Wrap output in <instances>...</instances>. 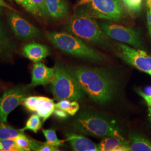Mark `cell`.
Segmentation results:
<instances>
[{"instance_id":"cell-1","label":"cell","mask_w":151,"mask_h":151,"mask_svg":"<svg viewBox=\"0 0 151 151\" xmlns=\"http://www.w3.org/2000/svg\"><path fill=\"white\" fill-rule=\"evenodd\" d=\"M70 70L92 100L103 104L113 99L117 89V82L108 70L87 66H77Z\"/></svg>"},{"instance_id":"cell-2","label":"cell","mask_w":151,"mask_h":151,"mask_svg":"<svg viewBox=\"0 0 151 151\" xmlns=\"http://www.w3.org/2000/svg\"><path fill=\"white\" fill-rule=\"evenodd\" d=\"M72 128L81 134L104 138L115 137L124 139L115 122L100 114L91 112L80 114L73 120Z\"/></svg>"},{"instance_id":"cell-3","label":"cell","mask_w":151,"mask_h":151,"mask_svg":"<svg viewBox=\"0 0 151 151\" xmlns=\"http://www.w3.org/2000/svg\"><path fill=\"white\" fill-rule=\"evenodd\" d=\"M54 68L55 77L50 83V90L54 96V100H81L83 97L84 92L70 68L60 63H56Z\"/></svg>"},{"instance_id":"cell-4","label":"cell","mask_w":151,"mask_h":151,"mask_svg":"<svg viewBox=\"0 0 151 151\" xmlns=\"http://www.w3.org/2000/svg\"><path fill=\"white\" fill-rule=\"evenodd\" d=\"M66 29L70 34L87 42L103 45L108 43L96 20L90 13L84 10L78 11L70 19Z\"/></svg>"},{"instance_id":"cell-5","label":"cell","mask_w":151,"mask_h":151,"mask_svg":"<svg viewBox=\"0 0 151 151\" xmlns=\"http://www.w3.org/2000/svg\"><path fill=\"white\" fill-rule=\"evenodd\" d=\"M49 40L63 52L92 62L104 60L103 54L83 42L81 39L65 32H52L47 34Z\"/></svg>"},{"instance_id":"cell-6","label":"cell","mask_w":151,"mask_h":151,"mask_svg":"<svg viewBox=\"0 0 151 151\" xmlns=\"http://www.w3.org/2000/svg\"><path fill=\"white\" fill-rule=\"evenodd\" d=\"M90 13L93 17L110 21H119L123 16L121 0H90Z\"/></svg>"},{"instance_id":"cell-7","label":"cell","mask_w":151,"mask_h":151,"mask_svg":"<svg viewBox=\"0 0 151 151\" xmlns=\"http://www.w3.org/2000/svg\"><path fill=\"white\" fill-rule=\"evenodd\" d=\"M30 87H15L3 93L0 97V123H7L9 115L29 96Z\"/></svg>"},{"instance_id":"cell-8","label":"cell","mask_w":151,"mask_h":151,"mask_svg":"<svg viewBox=\"0 0 151 151\" xmlns=\"http://www.w3.org/2000/svg\"><path fill=\"white\" fill-rule=\"evenodd\" d=\"M119 57L128 64L151 76V57L143 50L124 43H116Z\"/></svg>"},{"instance_id":"cell-9","label":"cell","mask_w":151,"mask_h":151,"mask_svg":"<svg viewBox=\"0 0 151 151\" xmlns=\"http://www.w3.org/2000/svg\"><path fill=\"white\" fill-rule=\"evenodd\" d=\"M106 37L137 48L142 47V42L137 32L129 27L111 22L102 23L100 25Z\"/></svg>"},{"instance_id":"cell-10","label":"cell","mask_w":151,"mask_h":151,"mask_svg":"<svg viewBox=\"0 0 151 151\" xmlns=\"http://www.w3.org/2000/svg\"><path fill=\"white\" fill-rule=\"evenodd\" d=\"M8 21L12 30L22 40H29L38 38L40 31L14 11L9 12Z\"/></svg>"},{"instance_id":"cell-11","label":"cell","mask_w":151,"mask_h":151,"mask_svg":"<svg viewBox=\"0 0 151 151\" xmlns=\"http://www.w3.org/2000/svg\"><path fill=\"white\" fill-rule=\"evenodd\" d=\"M55 73V68H49L42 63H37L33 65L32 82L29 86L47 85L54 80Z\"/></svg>"},{"instance_id":"cell-12","label":"cell","mask_w":151,"mask_h":151,"mask_svg":"<svg viewBox=\"0 0 151 151\" xmlns=\"http://www.w3.org/2000/svg\"><path fill=\"white\" fill-rule=\"evenodd\" d=\"M66 140L70 143L75 151H99L98 145H96L88 138L76 133H67L65 134Z\"/></svg>"},{"instance_id":"cell-13","label":"cell","mask_w":151,"mask_h":151,"mask_svg":"<svg viewBox=\"0 0 151 151\" xmlns=\"http://www.w3.org/2000/svg\"><path fill=\"white\" fill-rule=\"evenodd\" d=\"M22 54L29 60L38 63L48 56L49 52L46 45L32 43L27 44L23 47Z\"/></svg>"},{"instance_id":"cell-14","label":"cell","mask_w":151,"mask_h":151,"mask_svg":"<svg viewBox=\"0 0 151 151\" xmlns=\"http://www.w3.org/2000/svg\"><path fill=\"white\" fill-rule=\"evenodd\" d=\"M98 147L99 151H129L128 140L115 137L104 138Z\"/></svg>"},{"instance_id":"cell-15","label":"cell","mask_w":151,"mask_h":151,"mask_svg":"<svg viewBox=\"0 0 151 151\" xmlns=\"http://www.w3.org/2000/svg\"><path fill=\"white\" fill-rule=\"evenodd\" d=\"M49 15L55 19H62L67 15L68 8L65 0H45Z\"/></svg>"},{"instance_id":"cell-16","label":"cell","mask_w":151,"mask_h":151,"mask_svg":"<svg viewBox=\"0 0 151 151\" xmlns=\"http://www.w3.org/2000/svg\"><path fill=\"white\" fill-rule=\"evenodd\" d=\"M55 108L53 100L48 97L38 96L35 112L40 118L43 119V122L45 121L51 116Z\"/></svg>"},{"instance_id":"cell-17","label":"cell","mask_w":151,"mask_h":151,"mask_svg":"<svg viewBox=\"0 0 151 151\" xmlns=\"http://www.w3.org/2000/svg\"><path fill=\"white\" fill-rule=\"evenodd\" d=\"M129 151H151V142L142 135L130 133L129 135Z\"/></svg>"},{"instance_id":"cell-18","label":"cell","mask_w":151,"mask_h":151,"mask_svg":"<svg viewBox=\"0 0 151 151\" xmlns=\"http://www.w3.org/2000/svg\"><path fill=\"white\" fill-rule=\"evenodd\" d=\"M11 42L0 22V59L8 57L12 50Z\"/></svg>"},{"instance_id":"cell-19","label":"cell","mask_w":151,"mask_h":151,"mask_svg":"<svg viewBox=\"0 0 151 151\" xmlns=\"http://www.w3.org/2000/svg\"><path fill=\"white\" fill-rule=\"evenodd\" d=\"M22 133L20 129H16L4 123H0V140H15Z\"/></svg>"},{"instance_id":"cell-20","label":"cell","mask_w":151,"mask_h":151,"mask_svg":"<svg viewBox=\"0 0 151 151\" xmlns=\"http://www.w3.org/2000/svg\"><path fill=\"white\" fill-rule=\"evenodd\" d=\"M55 108L62 109L69 115L73 116L78 111L80 106L77 101H70L67 99H63L55 104Z\"/></svg>"},{"instance_id":"cell-21","label":"cell","mask_w":151,"mask_h":151,"mask_svg":"<svg viewBox=\"0 0 151 151\" xmlns=\"http://www.w3.org/2000/svg\"><path fill=\"white\" fill-rule=\"evenodd\" d=\"M42 127V122H41L40 117L37 114H32L27 120L25 127L20 130L22 132L26 130H29L34 133H37Z\"/></svg>"},{"instance_id":"cell-22","label":"cell","mask_w":151,"mask_h":151,"mask_svg":"<svg viewBox=\"0 0 151 151\" xmlns=\"http://www.w3.org/2000/svg\"><path fill=\"white\" fill-rule=\"evenodd\" d=\"M44 137L49 144L56 147H64L65 142L63 140L59 139L54 129H43L42 130Z\"/></svg>"},{"instance_id":"cell-23","label":"cell","mask_w":151,"mask_h":151,"mask_svg":"<svg viewBox=\"0 0 151 151\" xmlns=\"http://www.w3.org/2000/svg\"><path fill=\"white\" fill-rule=\"evenodd\" d=\"M18 4L22 5L28 12L34 16H42L37 7L32 2V0H14Z\"/></svg>"},{"instance_id":"cell-24","label":"cell","mask_w":151,"mask_h":151,"mask_svg":"<svg viewBox=\"0 0 151 151\" xmlns=\"http://www.w3.org/2000/svg\"><path fill=\"white\" fill-rule=\"evenodd\" d=\"M0 151H22L15 140H0Z\"/></svg>"},{"instance_id":"cell-25","label":"cell","mask_w":151,"mask_h":151,"mask_svg":"<svg viewBox=\"0 0 151 151\" xmlns=\"http://www.w3.org/2000/svg\"><path fill=\"white\" fill-rule=\"evenodd\" d=\"M17 145L19 146L22 151H30L31 150L30 139L27 138L26 135L22 133L15 139Z\"/></svg>"},{"instance_id":"cell-26","label":"cell","mask_w":151,"mask_h":151,"mask_svg":"<svg viewBox=\"0 0 151 151\" xmlns=\"http://www.w3.org/2000/svg\"><path fill=\"white\" fill-rule=\"evenodd\" d=\"M38 98L36 96H29L24 100L23 105L29 111L35 112Z\"/></svg>"},{"instance_id":"cell-27","label":"cell","mask_w":151,"mask_h":151,"mask_svg":"<svg viewBox=\"0 0 151 151\" xmlns=\"http://www.w3.org/2000/svg\"><path fill=\"white\" fill-rule=\"evenodd\" d=\"M143 0H126L125 6L130 11L138 12L141 9Z\"/></svg>"},{"instance_id":"cell-28","label":"cell","mask_w":151,"mask_h":151,"mask_svg":"<svg viewBox=\"0 0 151 151\" xmlns=\"http://www.w3.org/2000/svg\"><path fill=\"white\" fill-rule=\"evenodd\" d=\"M32 2L37 7V8L40 11L42 16H48V12L47 10L45 0H32Z\"/></svg>"},{"instance_id":"cell-29","label":"cell","mask_w":151,"mask_h":151,"mask_svg":"<svg viewBox=\"0 0 151 151\" xmlns=\"http://www.w3.org/2000/svg\"><path fill=\"white\" fill-rule=\"evenodd\" d=\"M59 151L58 147L51 145L48 143L41 142L38 147L37 151Z\"/></svg>"},{"instance_id":"cell-30","label":"cell","mask_w":151,"mask_h":151,"mask_svg":"<svg viewBox=\"0 0 151 151\" xmlns=\"http://www.w3.org/2000/svg\"><path fill=\"white\" fill-rule=\"evenodd\" d=\"M138 93L146 101V103L147 104V106H148V111H149L148 116H149L150 119L151 121V96L146 95V93H145L143 92V91H142V90H138Z\"/></svg>"},{"instance_id":"cell-31","label":"cell","mask_w":151,"mask_h":151,"mask_svg":"<svg viewBox=\"0 0 151 151\" xmlns=\"http://www.w3.org/2000/svg\"><path fill=\"white\" fill-rule=\"evenodd\" d=\"M53 113L56 116H57L58 118H62V119L67 118L69 115L64 110L60 109H58V108H55Z\"/></svg>"},{"instance_id":"cell-32","label":"cell","mask_w":151,"mask_h":151,"mask_svg":"<svg viewBox=\"0 0 151 151\" xmlns=\"http://www.w3.org/2000/svg\"><path fill=\"white\" fill-rule=\"evenodd\" d=\"M147 22H148L149 32L151 35V8H150V10L148 11V13H147Z\"/></svg>"},{"instance_id":"cell-33","label":"cell","mask_w":151,"mask_h":151,"mask_svg":"<svg viewBox=\"0 0 151 151\" xmlns=\"http://www.w3.org/2000/svg\"><path fill=\"white\" fill-rule=\"evenodd\" d=\"M0 6H1L2 7H5L6 9H9L11 11H15L14 8H12L6 2H5L4 0H0Z\"/></svg>"},{"instance_id":"cell-34","label":"cell","mask_w":151,"mask_h":151,"mask_svg":"<svg viewBox=\"0 0 151 151\" xmlns=\"http://www.w3.org/2000/svg\"><path fill=\"white\" fill-rule=\"evenodd\" d=\"M143 92L145 93H146V95H147L151 96V87H146V88H145V90H144Z\"/></svg>"},{"instance_id":"cell-35","label":"cell","mask_w":151,"mask_h":151,"mask_svg":"<svg viewBox=\"0 0 151 151\" xmlns=\"http://www.w3.org/2000/svg\"><path fill=\"white\" fill-rule=\"evenodd\" d=\"M146 4L147 6L150 9L151 8V0H146Z\"/></svg>"},{"instance_id":"cell-36","label":"cell","mask_w":151,"mask_h":151,"mask_svg":"<svg viewBox=\"0 0 151 151\" xmlns=\"http://www.w3.org/2000/svg\"><path fill=\"white\" fill-rule=\"evenodd\" d=\"M90 0H81L80 4H88Z\"/></svg>"},{"instance_id":"cell-37","label":"cell","mask_w":151,"mask_h":151,"mask_svg":"<svg viewBox=\"0 0 151 151\" xmlns=\"http://www.w3.org/2000/svg\"><path fill=\"white\" fill-rule=\"evenodd\" d=\"M2 11H3V9H2V7L0 6V15L2 14Z\"/></svg>"},{"instance_id":"cell-38","label":"cell","mask_w":151,"mask_h":151,"mask_svg":"<svg viewBox=\"0 0 151 151\" xmlns=\"http://www.w3.org/2000/svg\"><path fill=\"white\" fill-rule=\"evenodd\" d=\"M121 1H122V2L125 5V2H126V0H121Z\"/></svg>"}]
</instances>
